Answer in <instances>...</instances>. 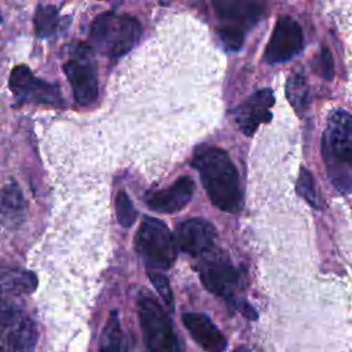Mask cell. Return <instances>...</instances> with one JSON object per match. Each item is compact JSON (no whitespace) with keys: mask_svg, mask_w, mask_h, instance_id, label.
Wrapping results in <instances>:
<instances>
[{"mask_svg":"<svg viewBox=\"0 0 352 352\" xmlns=\"http://www.w3.org/2000/svg\"><path fill=\"white\" fill-rule=\"evenodd\" d=\"M209 199L223 212L235 213L242 208V190L235 165L217 147H201L192 157Z\"/></svg>","mask_w":352,"mask_h":352,"instance_id":"1","label":"cell"},{"mask_svg":"<svg viewBox=\"0 0 352 352\" xmlns=\"http://www.w3.org/2000/svg\"><path fill=\"white\" fill-rule=\"evenodd\" d=\"M322 154L327 175L340 192H352V116L336 111L322 138Z\"/></svg>","mask_w":352,"mask_h":352,"instance_id":"2","label":"cell"},{"mask_svg":"<svg viewBox=\"0 0 352 352\" xmlns=\"http://www.w3.org/2000/svg\"><path fill=\"white\" fill-rule=\"evenodd\" d=\"M140 36V23L125 14L104 12L99 15L91 28L89 40L95 50L107 56L126 54Z\"/></svg>","mask_w":352,"mask_h":352,"instance_id":"3","label":"cell"},{"mask_svg":"<svg viewBox=\"0 0 352 352\" xmlns=\"http://www.w3.org/2000/svg\"><path fill=\"white\" fill-rule=\"evenodd\" d=\"M138 314L147 352H183L172 320L151 294H139Z\"/></svg>","mask_w":352,"mask_h":352,"instance_id":"4","label":"cell"},{"mask_svg":"<svg viewBox=\"0 0 352 352\" xmlns=\"http://www.w3.org/2000/svg\"><path fill=\"white\" fill-rule=\"evenodd\" d=\"M213 8L219 19V37L231 51L241 48L246 30L256 25L263 12L260 0H213Z\"/></svg>","mask_w":352,"mask_h":352,"instance_id":"5","label":"cell"},{"mask_svg":"<svg viewBox=\"0 0 352 352\" xmlns=\"http://www.w3.org/2000/svg\"><path fill=\"white\" fill-rule=\"evenodd\" d=\"M136 250L148 270H168L176 260L177 243L165 223L154 217H146L135 238Z\"/></svg>","mask_w":352,"mask_h":352,"instance_id":"6","label":"cell"},{"mask_svg":"<svg viewBox=\"0 0 352 352\" xmlns=\"http://www.w3.org/2000/svg\"><path fill=\"white\" fill-rule=\"evenodd\" d=\"M198 274L201 282L210 293L226 300L231 308H236L241 301L236 298L241 276L227 254L216 252L213 248L210 252L199 257Z\"/></svg>","mask_w":352,"mask_h":352,"instance_id":"7","label":"cell"},{"mask_svg":"<svg viewBox=\"0 0 352 352\" xmlns=\"http://www.w3.org/2000/svg\"><path fill=\"white\" fill-rule=\"evenodd\" d=\"M37 331L29 315L0 298V352H33Z\"/></svg>","mask_w":352,"mask_h":352,"instance_id":"8","label":"cell"},{"mask_svg":"<svg viewBox=\"0 0 352 352\" xmlns=\"http://www.w3.org/2000/svg\"><path fill=\"white\" fill-rule=\"evenodd\" d=\"M10 89L21 102L60 106L63 103L58 85L37 78L28 66L19 65L10 76Z\"/></svg>","mask_w":352,"mask_h":352,"instance_id":"9","label":"cell"},{"mask_svg":"<svg viewBox=\"0 0 352 352\" xmlns=\"http://www.w3.org/2000/svg\"><path fill=\"white\" fill-rule=\"evenodd\" d=\"M304 45L301 26L292 16L282 15L271 33L264 59L268 63H282L296 56Z\"/></svg>","mask_w":352,"mask_h":352,"instance_id":"10","label":"cell"},{"mask_svg":"<svg viewBox=\"0 0 352 352\" xmlns=\"http://www.w3.org/2000/svg\"><path fill=\"white\" fill-rule=\"evenodd\" d=\"M274 102L272 91L268 88L258 89L246 98L234 111L235 122L239 129L245 135L252 136L257 131L258 125L271 120V107L274 106Z\"/></svg>","mask_w":352,"mask_h":352,"instance_id":"11","label":"cell"},{"mask_svg":"<svg viewBox=\"0 0 352 352\" xmlns=\"http://www.w3.org/2000/svg\"><path fill=\"white\" fill-rule=\"evenodd\" d=\"M216 230L204 219H188L179 224L176 243L192 257H202L214 248Z\"/></svg>","mask_w":352,"mask_h":352,"instance_id":"12","label":"cell"},{"mask_svg":"<svg viewBox=\"0 0 352 352\" xmlns=\"http://www.w3.org/2000/svg\"><path fill=\"white\" fill-rule=\"evenodd\" d=\"M63 70L72 85L76 102L81 106L94 103L98 96L95 67L85 59H70L65 63Z\"/></svg>","mask_w":352,"mask_h":352,"instance_id":"13","label":"cell"},{"mask_svg":"<svg viewBox=\"0 0 352 352\" xmlns=\"http://www.w3.org/2000/svg\"><path fill=\"white\" fill-rule=\"evenodd\" d=\"M194 194V182L188 176L179 177L170 187L150 192L146 205L160 213H176L182 210Z\"/></svg>","mask_w":352,"mask_h":352,"instance_id":"14","label":"cell"},{"mask_svg":"<svg viewBox=\"0 0 352 352\" xmlns=\"http://www.w3.org/2000/svg\"><path fill=\"white\" fill-rule=\"evenodd\" d=\"M183 323L190 336L205 352H224L227 338L210 320L209 316L199 312H187L183 315Z\"/></svg>","mask_w":352,"mask_h":352,"instance_id":"15","label":"cell"},{"mask_svg":"<svg viewBox=\"0 0 352 352\" xmlns=\"http://www.w3.org/2000/svg\"><path fill=\"white\" fill-rule=\"evenodd\" d=\"M37 287V276L26 270L0 263V294H30Z\"/></svg>","mask_w":352,"mask_h":352,"instance_id":"16","label":"cell"},{"mask_svg":"<svg viewBox=\"0 0 352 352\" xmlns=\"http://www.w3.org/2000/svg\"><path fill=\"white\" fill-rule=\"evenodd\" d=\"M26 214V202L15 183L7 184L0 194V216L7 226L19 224Z\"/></svg>","mask_w":352,"mask_h":352,"instance_id":"17","label":"cell"},{"mask_svg":"<svg viewBox=\"0 0 352 352\" xmlns=\"http://www.w3.org/2000/svg\"><path fill=\"white\" fill-rule=\"evenodd\" d=\"M99 352H128L125 337L120 324L118 312L113 309L103 327Z\"/></svg>","mask_w":352,"mask_h":352,"instance_id":"18","label":"cell"},{"mask_svg":"<svg viewBox=\"0 0 352 352\" xmlns=\"http://www.w3.org/2000/svg\"><path fill=\"white\" fill-rule=\"evenodd\" d=\"M309 88L302 74H293L286 82V95L296 111L301 113L308 103Z\"/></svg>","mask_w":352,"mask_h":352,"instance_id":"19","label":"cell"},{"mask_svg":"<svg viewBox=\"0 0 352 352\" xmlns=\"http://www.w3.org/2000/svg\"><path fill=\"white\" fill-rule=\"evenodd\" d=\"M59 23L58 10L54 6H40L34 16V28L38 37L51 36Z\"/></svg>","mask_w":352,"mask_h":352,"instance_id":"20","label":"cell"},{"mask_svg":"<svg viewBox=\"0 0 352 352\" xmlns=\"http://www.w3.org/2000/svg\"><path fill=\"white\" fill-rule=\"evenodd\" d=\"M116 214L122 227H131L136 221L138 212L125 191H120L116 197Z\"/></svg>","mask_w":352,"mask_h":352,"instance_id":"21","label":"cell"},{"mask_svg":"<svg viewBox=\"0 0 352 352\" xmlns=\"http://www.w3.org/2000/svg\"><path fill=\"white\" fill-rule=\"evenodd\" d=\"M297 192L314 208H319V199L316 195L315 190V183L312 175L307 169H301L298 179H297V186H296Z\"/></svg>","mask_w":352,"mask_h":352,"instance_id":"22","label":"cell"},{"mask_svg":"<svg viewBox=\"0 0 352 352\" xmlns=\"http://www.w3.org/2000/svg\"><path fill=\"white\" fill-rule=\"evenodd\" d=\"M147 275H148L151 283L154 285L157 293L160 294V297L166 304V307L169 309H173L175 300H173V293H172V289H170L168 278L161 271H157V270H148Z\"/></svg>","mask_w":352,"mask_h":352,"instance_id":"23","label":"cell"},{"mask_svg":"<svg viewBox=\"0 0 352 352\" xmlns=\"http://www.w3.org/2000/svg\"><path fill=\"white\" fill-rule=\"evenodd\" d=\"M318 73L324 78V80H331L334 76V62H333V56L330 54V51L323 47L319 58H318V67H316Z\"/></svg>","mask_w":352,"mask_h":352,"instance_id":"24","label":"cell"},{"mask_svg":"<svg viewBox=\"0 0 352 352\" xmlns=\"http://www.w3.org/2000/svg\"><path fill=\"white\" fill-rule=\"evenodd\" d=\"M234 352H248V351L243 346H241V348H236Z\"/></svg>","mask_w":352,"mask_h":352,"instance_id":"25","label":"cell"}]
</instances>
